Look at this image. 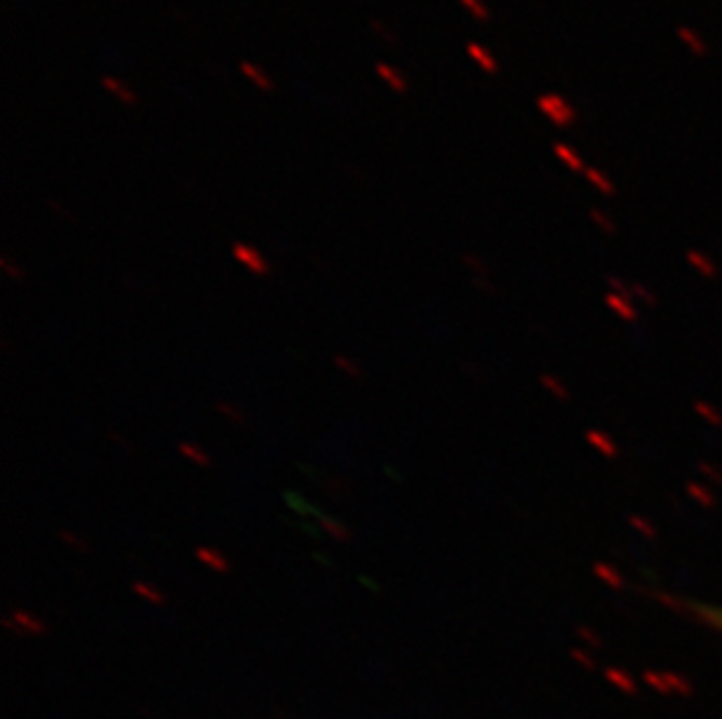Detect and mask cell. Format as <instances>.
Instances as JSON below:
<instances>
[{"label":"cell","instance_id":"obj_1","mask_svg":"<svg viewBox=\"0 0 722 719\" xmlns=\"http://www.w3.org/2000/svg\"><path fill=\"white\" fill-rule=\"evenodd\" d=\"M535 105H538V110L549 119V124L559 128H568L578 121V110H575L573 103L564 99L561 94H542L538 96Z\"/></svg>","mask_w":722,"mask_h":719},{"label":"cell","instance_id":"obj_2","mask_svg":"<svg viewBox=\"0 0 722 719\" xmlns=\"http://www.w3.org/2000/svg\"><path fill=\"white\" fill-rule=\"evenodd\" d=\"M232 255L236 257L239 264H244L248 271L255 273V276H269L271 273V267H269V262L265 260V255H262L258 248L248 246V243H234Z\"/></svg>","mask_w":722,"mask_h":719},{"label":"cell","instance_id":"obj_3","mask_svg":"<svg viewBox=\"0 0 722 719\" xmlns=\"http://www.w3.org/2000/svg\"><path fill=\"white\" fill-rule=\"evenodd\" d=\"M101 87H103L110 96H115V99L122 103V105H129V108L138 105V94L133 92V89L126 85L124 80H119V77L103 75V77H101Z\"/></svg>","mask_w":722,"mask_h":719},{"label":"cell","instance_id":"obj_4","mask_svg":"<svg viewBox=\"0 0 722 719\" xmlns=\"http://www.w3.org/2000/svg\"><path fill=\"white\" fill-rule=\"evenodd\" d=\"M374 73L376 77L386 85L388 89H393L395 94H407L409 92V82L407 77L400 73L398 68L393 66V63H386V61H379L374 66Z\"/></svg>","mask_w":722,"mask_h":719},{"label":"cell","instance_id":"obj_5","mask_svg":"<svg viewBox=\"0 0 722 719\" xmlns=\"http://www.w3.org/2000/svg\"><path fill=\"white\" fill-rule=\"evenodd\" d=\"M239 70L244 73V77H248V80H251L253 87L260 89V92L271 94L274 89H276V82H274L271 77L267 75L260 66H255V63H251V61H241V63H239Z\"/></svg>","mask_w":722,"mask_h":719},{"label":"cell","instance_id":"obj_6","mask_svg":"<svg viewBox=\"0 0 722 719\" xmlns=\"http://www.w3.org/2000/svg\"><path fill=\"white\" fill-rule=\"evenodd\" d=\"M465 49H468V56H470V59L475 61L477 66L484 70V73H487V75H498V70H501V66H498L496 56L491 54V51H489L487 47H484V44H479V42H468V47H465Z\"/></svg>","mask_w":722,"mask_h":719},{"label":"cell","instance_id":"obj_7","mask_svg":"<svg viewBox=\"0 0 722 719\" xmlns=\"http://www.w3.org/2000/svg\"><path fill=\"white\" fill-rule=\"evenodd\" d=\"M678 40H680L682 44H685V47H687L689 51H692L694 56H699V59H701V56L708 54V44H706V40H704V37H701L699 33H696L692 26H680V28H678Z\"/></svg>","mask_w":722,"mask_h":719},{"label":"cell","instance_id":"obj_8","mask_svg":"<svg viewBox=\"0 0 722 719\" xmlns=\"http://www.w3.org/2000/svg\"><path fill=\"white\" fill-rule=\"evenodd\" d=\"M196 558H199L208 570H213V573H229V561L220 554L218 549L199 547L196 549Z\"/></svg>","mask_w":722,"mask_h":719},{"label":"cell","instance_id":"obj_9","mask_svg":"<svg viewBox=\"0 0 722 719\" xmlns=\"http://www.w3.org/2000/svg\"><path fill=\"white\" fill-rule=\"evenodd\" d=\"M316 516H318V521H321V528L328 532L330 537L339 539V542H351V539H353V532H351L344 523L335 521V518L328 516V514H323V511H316Z\"/></svg>","mask_w":722,"mask_h":719},{"label":"cell","instance_id":"obj_10","mask_svg":"<svg viewBox=\"0 0 722 719\" xmlns=\"http://www.w3.org/2000/svg\"><path fill=\"white\" fill-rule=\"evenodd\" d=\"M552 152H554V157H557L559 162H564L571 171H582V173H585L587 166H585L582 159H580V154L575 152L571 145H566V143H554V145H552Z\"/></svg>","mask_w":722,"mask_h":719},{"label":"cell","instance_id":"obj_11","mask_svg":"<svg viewBox=\"0 0 722 719\" xmlns=\"http://www.w3.org/2000/svg\"><path fill=\"white\" fill-rule=\"evenodd\" d=\"M131 591L138 595V598L148 600L150 605H164V600H166L162 591H159L155 584H148V582H133Z\"/></svg>","mask_w":722,"mask_h":719},{"label":"cell","instance_id":"obj_12","mask_svg":"<svg viewBox=\"0 0 722 719\" xmlns=\"http://www.w3.org/2000/svg\"><path fill=\"white\" fill-rule=\"evenodd\" d=\"M178 451H180L190 462H194V465H199V467H210V462H213V460H210V455L203 451V448H199L196 444H192V441H180Z\"/></svg>","mask_w":722,"mask_h":719},{"label":"cell","instance_id":"obj_13","mask_svg":"<svg viewBox=\"0 0 722 719\" xmlns=\"http://www.w3.org/2000/svg\"><path fill=\"white\" fill-rule=\"evenodd\" d=\"M458 3H461V8L468 12L475 22H489L491 19V10L487 8L484 0H458Z\"/></svg>","mask_w":722,"mask_h":719},{"label":"cell","instance_id":"obj_14","mask_svg":"<svg viewBox=\"0 0 722 719\" xmlns=\"http://www.w3.org/2000/svg\"><path fill=\"white\" fill-rule=\"evenodd\" d=\"M369 28H372L383 42L398 44V33H395V31H393L386 22H381V19H369Z\"/></svg>","mask_w":722,"mask_h":719},{"label":"cell","instance_id":"obj_15","mask_svg":"<svg viewBox=\"0 0 722 719\" xmlns=\"http://www.w3.org/2000/svg\"><path fill=\"white\" fill-rule=\"evenodd\" d=\"M12 621H17V624H22V628H28V631H33V633L44 628L42 621H37L35 616H31L28 612H24V609H15V612H12Z\"/></svg>","mask_w":722,"mask_h":719},{"label":"cell","instance_id":"obj_16","mask_svg":"<svg viewBox=\"0 0 722 719\" xmlns=\"http://www.w3.org/2000/svg\"><path fill=\"white\" fill-rule=\"evenodd\" d=\"M335 364H337V367H339V369L344 371V374H349L351 378H362V369H360V364L353 362V360H351V357H346V355H337V357H335Z\"/></svg>","mask_w":722,"mask_h":719},{"label":"cell","instance_id":"obj_17","mask_svg":"<svg viewBox=\"0 0 722 719\" xmlns=\"http://www.w3.org/2000/svg\"><path fill=\"white\" fill-rule=\"evenodd\" d=\"M218 411H220L222 416H225V418H229L232 423H236V425H244V423H246V414H244V411L232 407L229 402H218Z\"/></svg>","mask_w":722,"mask_h":719},{"label":"cell","instance_id":"obj_18","mask_svg":"<svg viewBox=\"0 0 722 719\" xmlns=\"http://www.w3.org/2000/svg\"><path fill=\"white\" fill-rule=\"evenodd\" d=\"M585 176H587V180H589V183L596 185L598 189H603L605 194H608V192H612V185L608 183V178H605L601 171H596V169H589V166H587V169H585Z\"/></svg>","mask_w":722,"mask_h":719},{"label":"cell","instance_id":"obj_19","mask_svg":"<svg viewBox=\"0 0 722 719\" xmlns=\"http://www.w3.org/2000/svg\"><path fill=\"white\" fill-rule=\"evenodd\" d=\"M59 537H61V542H66L68 547H73V549H78V551H87V549H89L85 539H82L80 535H75L73 530H61Z\"/></svg>","mask_w":722,"mask_h":719},{"label":"cell","instance_id":"obj_20","mask_svg":"<svg viewBox=\"0 0 722 719\" xmlns=\"http://www.w3.org/2000/svg\"><path fill=\"white\" fill-rule=\"evenodd\" d=\"M0 264H3V271H5V276H8V278H12V280H22V278H24L22 267L15 264V262H12L10 257H3V262H0Z\"/></svg>","mask_w":722,"mask_h":719},{"label":"cell","instance_id":"obj_21","mask_svg":"<svg viewBox=\"0 0 722 719\" xmlns=\"http://www.w3.org/2000/svg\"><path fill=\"white\" fill-rule=\"evenodd\" d=\"M285 500H287V502H290L292 507H295V509H309V511H316V509H311V507L306 505L302 498H295V496H292V493H285Z\"/></svg>","mask_w":722,"mask_h":719},{"label":"cell","instance_id":"obj_22","mask_svg":"<svg viewBox=\"0 0 722 719\" xmlns=\"http://www.w3.org/2000/svg\"><path fill=\"white\" fill-rule=\"evenodd\" d=\"M706 619L711 621L713 626L722 628V609H706Z\"/></svg>","mask_w":722,"mask_h":719},{"label":"cell","instance_id":"obj_23","mask_svg":"<svg viewBox=\"0 0 722 719\" xmlns=\"http://www.w3.org/2000/svg\"><path fill=\"white\" fill-rule=\"evenodd\" d=\"M325 486H328L330 496H339L337 491H342V496H344V491H346V488L342 486V479H335V481H330V484H325Z\"/></svg>","mask_w":722,"mask_h":719}]
</instances>
